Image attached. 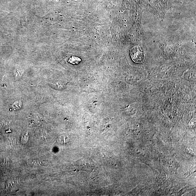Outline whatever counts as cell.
<instances>
[{"mask_svg":"<svg viewBox=\"0 0 196 196\" xmlns=\"http://www.w3.org/2000/svg\"><path fill=\"white\" fill-rule=\"evenodd\" d=\"M22 103L20 101H17L15 102L13 105V108L15 110H19L21 108Z\"/></svg>","mask_w":196,"mask_h":196,"instance_id":"cell-3","label":"cell"},{"mask_svg":"<svg viewBox=\"0 0 196 196\" xmlns=\"http://www.w3.org/2000/svg\"><path fill=\"white\" fill-rule=\"evenodd\" d=\"M81 61V59L79 57H72L69 59V62L73 64H77Z\"/></svg>","mask_w":196,"mask_h":196,"instance_id":"cell-2","label":"cell"},{"mask_svg":"<svg viewBox=\"0 0 196 196\" xmlns=\"http://www.w3.org/2000/svg\"><path fill=\"white\" fill-rule=\"evenodd\" d=\"M130 55L134 62L141 63L144 61L145 58L144 53L142 49L138 46L133 47L131 49Z\"/></svg>","mask_w":196,"mask_h":196,"instance_id":"cell-1","label":"cell"}]
</instances>
